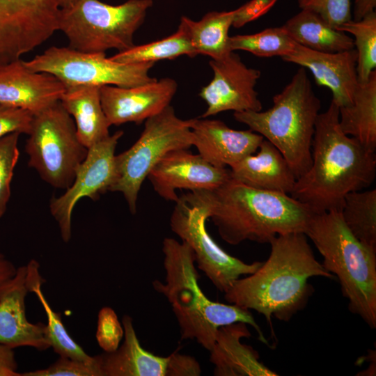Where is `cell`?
<instances>
[{"label":"cell","instance_id":"1","mask_svg":"<svg viewBox=\"0 0 376 376\" xmlns=\"http://www.w3.org/2000/svg\"><path fill=\"white\" fill-rule=\"evenodd\" d=\"M201 207L224 241L269 243L275 237L305 232L314 214L290 194L261 190L230 178L210 190L189 191L180 196Z\"/></svg>","mask_w":376,"mask_h":376},{"label":"cell","instance_id":"2","mask_svg":"<svg viewBox=\"0 0 376 376\" xmlns=\"http://www.w3.org/2000/svg\"><path fill=\"white\" fill-rule=\"evenodd\" d=\"M339 107L331 100L317 117L312 141V162L297 178L290 196L313 213L339 210L345 196L370 187L376 176L375 151L345 134Z\"/></svg>","mask_w":376,"mask_h":376},{"label":"cell","instance_id":"3","mask_svg":"<svg viewBox=\"0 0 376 376\" xmlns=\"http://www.w3.org/2000/svg\"><path fill=\"white\" fill-rule=\"evenodd\" d=\"M270 254L253 273L238 279L224 293L232 304L272 318L289 321L305 307L312 294L308 279L336 278L318 262L304 233L280 235L269 243Z\"/></svg>","mask_w":376,"mask_h":376},{"label":"cell","instance_id":"4","mask_svg":"<svg viewBox=\"0 0 376 376\" xmlns=\"http://www.w3.org/2000/svg\"><path fill=\"white\" fill-rule=\"evenodd\" d=\"M162 252L165 281L155 280L152 286L170 303L182 340H195L210 351L221 327L244 322L257 331L263 343L269 345L249 310L212 301L203 293L198 284L194 252L187 243L166 237Z\"/></svg>","mask_w":376,"mask_h":376},{"label":"cell","instance_id":"5","mask_svg":"<svg viewBox=\"0 0 376 376\" xmlns=\"http://www.w3.org/2000/svg\"><path fill=\"white\" fill-rule=\"evenodd\" d=\"M305 235L323 258L324 268L336 277L348 308L376 328V249L348 229L340 210L314 213Z\"/></svg>","mask_w":376,"mask_h":376},{"label":"cell","instance_id":"6","mask_svg":"<svg viewBox=\"0 0 376 376\" xmlns=\"http://www.w3.org/2000/svg\"><path fill=\"white\" fill-rule=\"evenodd\" d=\"M272 102L266 111L234 112L233 116L272 143L297 178L311 165L312 141L321 107L306 69L299 68Z\"/></svg>","mask_w":376,"mask_h":376},{"label":"cell","instance_id":"7","mask_svg":"<svg viewBox=\"0 0 376 376\" xmlns=\"http://www.w3.org/2000/svg\"><path fill=\"white\" fill-rule=\"evenodd\" d=\"M152 5V0H127L116 6L79 0L60 8L58 31L66 36L69 47L79 52H123L135 45L134 35Z\"/></svg>","mask_w":376,"mask_h":376},{"label":"cell","instance_id":"8","mask_svg":"<svg viewBox=\"0 0 376 376\" xmlns=\"http://www.w3.org/2000/svg\"><path fill=\"white\" fill-rule=\"evenodd\" d=\"M191 119L178 118L171 105L146 120L137 141L116 155V178L110 191L121 192L132 214L143 181L167 153L192 146Z\"/></svg>","mask_w":376,"mask_h":376},{"label":"cell","instance_id":"9","mask_svg":"<svg viewBox=\"0 0 376 376\" xmlns=\"http://www.w3.org/2000/svg\"><path fill=\"white\" fill-rule=\"evenodd\" d=\"M25 151L28 165L57 189L73 182L88 148L79 140L72 117L59 102L33 116Z\"/></svg>","mask_w":376,"mask_h":376},{"label":"cell","instance_id":"10","mask_svg":"<svg viewBox=\"0 0 376 376\" xmlns=\"http://www.w3.org/2000/svg\"><path fill=\"white\" fill-rule=\"evenodd\" d=\"M24 64L32 71L54 75L65 88L82 85L127 88L156 79L149 75L153 63H120L107 58L105 53L82 52L69 47H50Z\"/></svg>","mask_w":376,"mask_h":376},{"label":"cell","instance_id":"11","mask_svg":"<svg viewBox=\"0 0 376 376\" xmlns=\"http://www.w3.org/2000/svg\"><path fill=\"white\" fill-rule=\"evenodd\" d=\"M204 210L179 197L170 218L171 230L191 248L195 263L222 292H227L243 275L253 273L263 262L246 263L222 249L206 228Z\"/></svg>","mask_w":376,"mask_h":376},{"label":"cell","instance_id":"12","mask_svg":"<svg viewBox=\"0 0 376 376\" xmlns=\"http://www.w3.org/2000/svg\"><path fill=\"white\" fill-rule=\"evenodd\" d=\"M123 131L118 130L88 148L85 159L76 170L72 185L63 194L52 198L49 210L58 224L62 240L68 242L72 236V213L84 197L97 199L109 191L116 178L115 150Z\"/></svg>","mask_w":376,"mask_h":376},{"label":"cell","instance_id":"13","mask_svg":"<svg viewBox=\"0 0 376 376\" xmlns=\"http://www.w3.org/2000/svg\"><path fill=\"white\" fill-rule=\"evenodd\" d=\"M209 65L214 76L198 94L207 106L201 118L226 111L262 110V103L255 90L261 76L260 70L247 67L234 52L221 59H211Z\"/></svg>","mask_w":376,"mask_h":376},{"label":"cell","instance_id":"14","mask_svg":"<svg viewBox=\"0 0 376 376\" xmlns=\"http://www.w3.org/2000/svg\"><path fill=\"white\" fill-rule=\"evenodd\" d=\"M156 193L166 201L176 202V189L210 190L230 178V169L216 167L188 149L167 153L148 175Z\"/></svg>","mask_w":376,"mask_h":376},{"label":"cell","instance_id":"15","mask_svg":"<svg viewBox=\"0 0 376 376\" xmlns=\"http://www.w3.org/2000/svg\"><path fill=\"white\" fill-rule=\"evenodd\" d=\"M178 89L171 78L157 79L133 86H103L100 88L101 104L110 125L126 123L140 124L168 106Z\"/></svg>","mask_w":376,"mask_h":376},{"label":"cell","instance_id":"16","mask_svg":"<svg viewBox=\"0 0 376 376\" xmlns=\"http://www.w3.org/2000/svg\"><path fill=\"white\" fill-rule=\"evenodd\" d=\"M30 292L26 265L0 285V344L16 348L31 347L40 351L50 347L46 324L32 323L26 317V297Z\"/></svg>","mask_w":376,"mask_h":376},{"label":"cell","instance_id":"17","mask_svg":"<svg viewBox=\"0 0 376 376\" xmlns=\"http://www.w3.org/2000/svg\"><path fill=\"white\" fill-rule=\"evenodd\" d=\"M65 89L56 77L32 71L21 59L0 66V103L33 116L59 102Z\"/></svg>","mask_w":376,"mask_h":376},{"label":"cell","instance_id":"18","mask_svg":"<svg viewBox=\"0 0 376 376\" xmlns=\"http://www.w3.org/2000/svg\"><path fill=\"white\" fill-rule=\"evenodd\" d=\"M281 58L308 69L318 85L330 90L332 101L338 107L352 103L359 84L357 55L354 48L337 52H324L297 43L294 51Z\"/></svg>","mask_w":376,"mask_h":376},{"label":"cell","instance_id":"19","mask_svg":"<svg viewBox=\"0 0 376 376\" xmlns=\"http://www.w3.org/2000/svg\"><path fill=\"white\" fill-rule=\"evenodd\" d=\"M191 129L192 146L204 159L219 168H230L255 153L264 139L251 130H233L219 120L193 118Z\"/></svg>","mask_w":376,"mask_h":376},{"label":"cell","instance_id":"20","mask_svg":"<svg viewBox=\"0 0 376 376\" xmlns=\"http://www.w3.org/2000/svg\"><path fill=\"white\" fill-rule=\"evenodd\" d=\"M251 336L244 322L221 327L210 352V361L216 376H276L259 360L258 352L241 342Z\"/></svg>","mask_w":376,"mask_h":376},{"label":"cell","instance_id":"21","mask_svg":"<svg viewBox=\"0 0 376 376\" xmlns=\"http://www.w3.org/2000/svg\"><path fill=\"white\" fill-rule=\"evenodd\" d=\"M256 152L230 167L231 178L255 189L290 194L297 176L281 152L265 139Z\"/></svg>","mask_w":376,"mask_h":376},{"label":"cell","instance_id":"22","mask_svg":"<svg viewBox=\"0 0 376 376\" xmlns=\"http://www.w3.org/2000/svg\"><path fill=\"white\" fill-rule=\"evenodd\" d=\"M59 14L54 0H0V42L51 31L58 26Z\"/></svg>","mask_w":376,"mask_h":376},{"label":"cell","instance_id":"23","mask_svg":"<svg viewBox=\"0 0 376 376\" xmlns=\"http://www.w3.org/2000/svg\"><path fill=\"white\" fill-rule=\"evenodd\" d=\"M124 340L112 352L98 354L102 376H168L170 355L160 357L145 350L136 334L132 318H122Z\"/></svg>","mask_w":376,"mask_h":376},{"label":"cell","instance_id":"24","mask_svg":"<svg viewBox=\"0 0 376 376\" xmlns=\"http://www.w3.org/2000/svg\"><path fill=\"white\" fill-rule=\"evenodd\" d=\"M100 88L86 85L66 88L60 100L75 121L79 140L87 148L110 135L111 125L102 107Z\"/></svg>","mask_w":376,"mask_h":376},{"label":"cell","instance_id":"25","mask_svg":"<svg viewBox=\"0 0 376 376\" xmlns=\"http://www.w3.org/2000/svg\"><path fill=\"white\" fill-rule=\"evenodd\" d=\"M339 125L347 135L368 149L376 148V70L359 83L352 103L339 107Z\"/></svg>","mask_w":376,"mask_h":376},{"label":"cell","instance_id":"26","mask_svg":"<svg viewBox=\"0 0 376 376\" xmlns=\"http://www.w3.org/2000/svg\"><path fill=\"white\" fill-rule=\"evenodd\" d=\"M282 26L297 44L315 51L337 52L354 48L351 36L311 10L301 9Z\"/></svg>","mask_w":376,"mask_h":376},{"label":"cell","instance_id":"27","mask_svg":"<svg viewBox=\"0 0 376 376\" xmlns=\"http://www.w3.org/2000/svg\"><path fill=\"white\" fill-rule=\"evenodd\" d=\"M234 11H212L200 20L182 16L180 24L187 31L196 55H207L213 60L221 59L231 51L228 31L233 25Z\"/></svg>","mask_w":376,"mask_h":376},{"label":"cell","instance_id":"28","mask_svg":"<svg viewBox=\"0 0 376 376\" xmlns=\"http://www.w3.org/2000/svg\"><path fill=\"white\" fill-rule=\"evenodd\" d=\"M30 292L37 296L47 319L45 336L54 351L59 357L88 361L93 359L70 336L61 320L60 313L55 312L49 305L42 291L43 279L40 274L38 263L31 260L26 265Z\"/></svg>","mask_w":376,"mask_h":376},{"label":"cell","instance_id":"29","mask_svg":"<svg viewBox=\"0 0 376 376\" xmlns=\"http://www.w3.org/2000/svg\"><path fill=\"white\" fill-rule=\"evenodd\" d=\"M340 213L350 232L365 244L376 249V189L347 194Z\"/></svg>","mask_w":376,"mask_h":376},{"label":"cell","instance_id":"30","mask_svg":"<svg viewBox=\"0 0 376 376\" xmlns=\"http://www.w3.org/2000/svg\"><path fill=\"white\" fill-rule=\"evenodd\" d=\"M187 55L191 58L196 54L188 33L182 24L168 37L118 52L111 59L125 63H153L166 59H174Z\"/></svg>","mask_w":376,"mask_h":376},{"label":"cell","instance_id":"31","mask_svg":"<svg viewBox=\"0 0 376 376\" xmlns=\"http://www.w3.org/2000/svg\"><path fill=\"white\" fill-rule=\"evenodd\" d=\"M353 36L357 52V72L359 83L368 81L376 68V13L359 20L351 19L336 28Z\"/></svg>","mask_w":376,"mask_h":376},{"label":"cell","instance_id":"32","mask_svg":"<svg viewBox=\"0 0 376 376\" xmlns=\"http://www.w3.org/2000/svg\"><path fill=\"white\" fill-rule=\"evenodd\" d=\"M228 42L231 52L242 50L259 57L281 58L292 53L297 45L282 26L253 34L230 36Z\"/></svg>","mask_w":376,"mask_h":376},{"label":"cell","instance_id":"33","mask_svg":"<svg viewBox=\"0 0 376 376\" xmlns=\"http://www.w3.org/2000/svg\"><path fill=\"white\" fill-rule=\"evenodd\" d=\"M19 134L13 132L0 139V218L6 211L10 196V183L19 156Z\"/></svg>","mask_w":376,"mask_h":376},{"label":"cell","instance_id":"34","mask_svg":"<svg viewBox=\"0 0 376 376\" xmlns=\"http://www.w3.org/2000/svg\"><path fill=\"white\" fill-rule=\"evenodd\" d=\"M21 376H102L97 355L88 361L59 358L45 368L21 373Z\"/></svg>","mask_w":376,"mask_h":376},{"label":"cell","instance_id":"35","mask_svg":"<svg viewBox=\"0 0 376 376\" xmlns=\"http://www.w3.org/2000/svg\"><path fill=\"white\" fill-rule=\"evenodd\" d=\"M124 336V329L113 308L102 307L98 312L96 340L104 352H112L118 349Z\"/></svg>","mask_w":376,"mask_h":376},{"label":"cell","instance_id":"36","mask_svg":"<svg viewBox=\"0 0 376 376\" xmlns=\"http://www.w3.org/2000/svg\"><path fill=\"white\" fill-rule=\"evenodd\" d=\"M301 9L311 10L331 26H337L352 19L351 0H298Z\"/></svg>","mask_w":376,"mask_h":376},{"label":"cell","instance_id":"37","mask_svg":"<svg viewBox=\"0 0 376 376\" xmlns=\"http://www.w3.org/2000/svg\"><path fill=\"white\" fill-rule=\"evenodd\" d=\"M33 118L28 111L0 103V139L13 132L29 134Z\"/></svg>","mask_w":376,"mask_h":376},{"label":"cell","instance_id":"38","mask_svg":"<svg viewBox=\"0 0 376 376\" xmlns=\"http://www.w3.org/2000/svg\"><path fill=\"white\" fill-rule=\"evenodd\" d=\"M278 0H251L233 10V26L240 28L257 19L275 5Z\"/></svg>","mask_w":376,"mask_h":376},{"label":"cell","instance_id":"39","mask_svg":"<svg viewBox=\"0 0 376 376\" xmlns=\"http://www.w3.org/2000/svg\"><path fill=\"white\" fill-rule=\"evenodd\" d=\"M201 373L200 364L194 357L178 352L170 354L168 376H198Z\"/></svg>","mask_w":376,"mask_h":376},{"label":"cell","instance_id":"40","mask_svg":"<svg viewBox=\"0 0 376 376\" xmlns=\"http://www.w3.org/2000/svg\"><path fill=\"white\" fill-rule=\"evenodd\" d=\"M0 376H21L14 348L0 344Z\"/></svg>","mask_w":376,"mask_h":376},{"label":"cell","instance_id":"41","mask_svg":"<svg viewBox=\"0 0 376 376\" xmlns=\"http://www.w3.org/2000/svg\"><path fill=\"white\" fill-rule=\"evenodd\" d=\"M376 0H354L353 20H359L375 11Z\"/></svg>","mask_w":376,"mask_h":376},{"label":"cell","instance_id":"42","mask_svg":"<svg viewBox=\"0 0 376 376\" xmlns=\"http://www.w3.org/2000/svg\"><path fill=\"white\" fill-rule=\"evenodd\" d=\"M17 268L5 255L0 253V285L12 278L15 274Z\"/></svg>","mask_w":376,"mask_h":376},{"label":"cell","instance_id":"43","mask_svg":"<svg viewBox=\"0 0 376 376\" xmlns=\"http://www.w3.org/2000/svg\"><path fill=\"white\" fill-rule=\"evenodd\" d=\"M79 0H54L59 8H68L75 4Z\"/></svg>","mask_w":376,"mask_h":376}]
</instances>
